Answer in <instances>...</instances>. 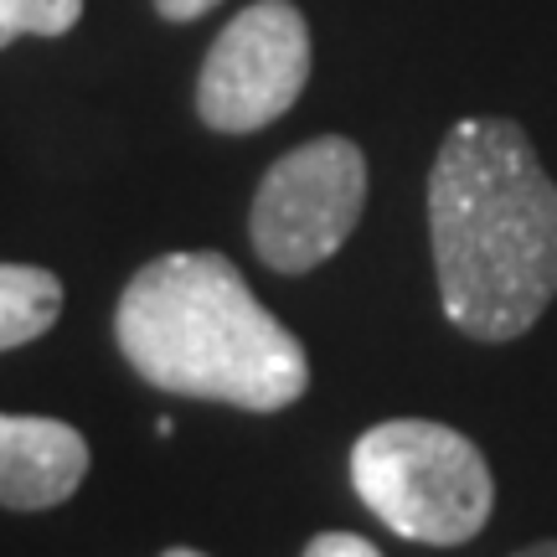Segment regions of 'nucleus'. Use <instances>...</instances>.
Instances as JSON below:
<instances>
[{"label": "nucleus", "mask_w": 557, "mask_h": 557, "mask_svg": "<svg viewBox=\"0 0 557 557\" xmlns=\"http://www.w3.org/2000/svg\"><path fill=\"white\" fill-rule=\"evenodd\" d=\"M444 315L475 341H517L557 295V186L517 120H459L429 171Z\"/></svg>", "instance_id": "obj_1"}, {"label": "nucleus", "mask_w": 557, "mask_h": 557, "mask_svg": "<svg viewBox=\"0 0 557 557\" xmlns=\"http://www.w3.org/2000/svg\"><path fill=\"white\" fill-rule=\"evenodd\" d=\"M124 361L160 393L278 413L305 398L310 361L222 253H165L120 295Z\"/></svg>", "instance_id": "obj_2"}, {"label": "nucleus", "mask_w": 557, "mask_h": 557, "mask_svg": "<svg viewBox=\"0 0 557 557\" xmlns=\"http://www.w3.org/2000/svg\"><path fill=\"white\" fill-rule=\"evenodd\" d=\"M351 485L367 511L423 547H459L491 521L496 480L459 429L393 418L351 444Z\"/></svg>", "instance_id": "obj_3"}, {"label": "nucleus", "mask_w": 557, "mask_h": 557, "mask_svg": "<svg viewBox=\"0 0 557 557\" xmlns=\"http://www.w3.org/2000/svg\"><path fill=\"white\" fill-rule=\"evenodd\" d=\"M367 207V156L357 139L320 135L269 165L248 212L259 259L278 274H310L351 238Z\"/></svg>", "instance_id": "obj_4"}, {"label": "nucleus", "mask_w": 557, "mask_h": 557, "mask_svg": "<svg viewBox=\"0 0 557 557\" xmlns=\"http://www.w3.org/2000/svg\"><path fill=\"white\" fill-rule=\"evenodd\" d=\"M310 78V26L289 0H253L222 26L197 78V114L218 135L284 120Z\"/></svg>", "instance_id": "obj_5"}, {"label": "nucleus", "mask_w": 557, "mask_h": 557, "mask_svg": "<svg viewBox=\"0 0 557 557\" xmlns=\"http://www.w3.org/2000/svg\"><path fill=\"white\" fill-rule=\"evenodd\" d=\"M88 475V444L73 423L0 413V506L47 511L62 506Z\"/></svg>", "instance_id": "obj_6"}, {"label": "nucleus", "mask_w": 557, "mask_h": 557, "mask_svg": "<svg viewBox=\"0 0 557 557\" xmlns=\"http://www.w3.org/2000/svg\"><path fill=\"white\" fill-rule=\"evenodd\" d=\"M62 315V284L37 263H0V351H16Z\"/></svg>", "instance_id": "obj_7"}, {"label": "nucleus", "mask_w": 557, "mask_h": 557, "mask_svg": "<svg viewBox=\"0 0 557 557\" xmlns=\"http://www.w3.org/2000/svg\"><path fill=\"white\" fill-rule=\"evenodd\" d=\"M83 16V0H0V52L16 37H62Z\"/></svg>", "instance_id": "obj_8"}, {"label": "nucleus", "mask_w": 557, "mask_h": 557, "mask_svg": "<svg viewBox=\"0 0 557 557\" xmlns=\"http://www.w3.org/2000/svg\"><path fill=\"white\" fill-rule=\"evenodd\" d=\"M305 557H382V553L367 537H357V532H320L305 547Z\"/></svg>", "instance_id": "obj_9"}, {"label": "nucleus", "mask_w": 557, "mask_h": 557, "mask_svg": "<svg viewBox=\"0 0 557 557\" xmlns=\"http://www.w3.org/2000/svg\"><path fill=\"white\" fill-rule=\"evenodd\" d=\"M218 0H156V11L165 21H197V16H207Z\"/></svg>", "instance_id": "obj_10"}, {"label": "nucleus", "mask_w": 557, "mask_h": 557, "mask_svg": "<svg viewBox=\"0 0 557 557\" xmlns=\"http://www.w3.org/2000/svg\"><path fill=\"white\" fill-rule=\"evenodd\" d=\"M511 557H557V542H537V547H521Z\"/></svg>", "instance_id": "obj_11"}, {"label": "nucleus", "mask_w": 557, "mask_h": 557, "mask_svg": "<svg viewBox=\"0 0 557 557\" xmlns=\"http://www.w3.org/2000/svg\"><path fill=\"white\" fill-rule=\"evenodd\" d=\"M160 557H207V553H191V547H171V553H160Z\"/></svg>", "instance_id": "obj_12"}]
</instances>
